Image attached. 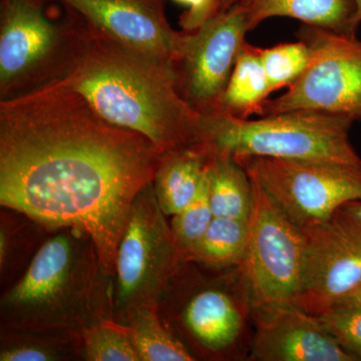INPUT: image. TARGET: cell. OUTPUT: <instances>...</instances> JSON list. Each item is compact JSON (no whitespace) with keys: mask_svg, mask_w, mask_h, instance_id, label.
I'll list each match as a JSON object with an SVG mask.
<instances>
[{"mask_svg":"<svg viewBox=\"0 0 361 361\" xmlns=\"http://www.w3.org/2000/svg\"><path fill=\"white\" fill-rule=\"evenodd\" d=\"M161 157L146 137L104 120L61 82L0 99L1 207L51 230L87 232L111 278L130 208Z\"/></svg>","mask_w":361,"mask_h":361,"instance_id":"obj_1","label":"cell"},{"mask_svg":"<svg viewBox=\"0 0 361 361\" xmlns=\"http://www.w3.org/2000/svg\"><path fill=\"white\" fill-rule=\"evenodd\" d=\"M80 23L78 51L56 82L84 97L104 120L146 137L163 155L203 145V115L180 97L170 63Z\"/></svg>","mask_w":361,"mask_h":361,"instance_id":"obj_2","label":"cell"},{"mask_svg":"<svg viewBox=\"0 0 361 361\" xmlns=\"http://www.w3.org/2000/svg\"><path fill=\"white\" fill-rule=\"evenodd\" d=\"M113 285L87 232L54 230L2 293L0 331L82 337L87 329L114 319Z\"/></svg>","mask_w":361,"mask_h":361,"instance_id":"obj_3","label":"cell"},{"mask_svg":"<svg viewBox=\"0 0 361 361\" xmlns=\"http://www.w3.org/2000/svg\"><path fill=\"white\" fill-rule=\"evenodd\" d=\"M353 120L323 111L295 110L258 120L227 113L203 116V144L231 157H270L361 168L349 140Z\"/></svg>","mask_w":361,"mask_h":361,"instance_id":"obj_4","label":"cell"},{"mask_svg":"<svg viewBox=\"0 0 361 361\" xmlns=\"http://www.w3.org/2000/svg\"><path fill=\"white\" fill-rule=\"evenodd\" d=\"M0 2V99L61 80L80 44V21L66 9L61 23L49 20L47 0Z\"/></svg>","mask_w":361,"mask_h":361,"instance_id":"obj_5","label":"cell"},{"mask_svg":"<svg viewBox=\"0 0 361 361\" xmlns=\"http://www.w3.org/2000/svg\"><path fill=\"white\" fill-rule=\"evenodd\" d=\"M182 264L153 182L135 197L115 261L114 319L126 326L142 310H158L169 281Z\"/></svg>","mask_w":361,"mask_h":361,"instance_id":"obj_6","label":"cell"},{"mask_svg":"<svg viewBox=\"0 0 361 361\" xmlns=\"http://www.w3.org/2000/svg\"><path fill=\"white\" fill-rule=\"evenodd\" d=\"M183 262L169 281L159 315L197 360H221L238 348L246 326L245 301L225 276H205Z\"/></svg>","mask_w":361,"mask_h":361,"instance_id":"obj_7","label":"cell"},{"mask_svg":"<svg viewBox=\"0 0 361 361\" xmlns=\"http://www.w3.org/2000/svg\"><path fill=\"white\" fill-rule=\"evenodd\" d=\"M297 37L310 47V63L286 92L265 102L262 116L310 110L361 122V40L308 25Z\"/></svg>","mask_w":361,"mask_h":361,"instance_id":"obj_8","label":"cell"},{"mask_svg":"<svg viewBox=\"0 0 361 361\" xmlns=\"http://www.w3.org/2000/svg\"><path fill=\"white\" fill-rule=\"evenodd\" d=\"M234 160L301 229L330 222L342 205L361 201V168L270 157Z\"/></svg>","mask_w":361,"mask_h":361,"instance_id":"obj_9","label":"cell"},{"mask_svg":"<svg viewBox=\"0 0 361 361\" xmlns=\"http://www.w3.org/2000/svg\"><path fill=\"white\" fill-rule=\"evenodd\" d=\"M250 177V176H249ZM251 179L253 208L248 247L238 266L252 306L295 303L305 254V233Z\"/></svg>","mask_w":361,"mask_h":361,"instance_id":"obj_10","label":"cell"},{"mask_svg":"<svg viewBox=\"0 0 361 361\" xmlns=\"http://www.w3.org/2000/svg\"><path fill=\"white\" fill-rule=\"evenodd\" d=\"M249 32L243 14L219 11L191 32L183 30L171 66L180 97L201 115L222 111V99Z\"/></svg>","mask_w":361,"mask_h":361,"instance_id":"obj_11","label":"cell"},{"mask_svg":"<svg viewBox=\"0 0 361 361\" xmlns=\"http://www.w3.org/2000/svg\"><path fill=\"white\" fill-rule=\"evenodd\" d=\"M302 230L305 254L294 304L317 317L361 286V244L331 221Z\"/></svg>","mask_w":361,"mask_h":361,"instance_id":"obj_12","label":"cell"},{"mask_svg":"<svg viewBox=\"0 0 361 361\" xmlns=\"http://www.w3.org/2000/svg\"><path fill=\"white\" fill-rule=\"evenodd\" d=\"M59 2L90 30L170 63L182 32L173 30L164 0H47Z\"/></svg>","mask_w":361,"mask_h":361,"instance_id":"obj_13","label":"cell"},{"mask_svg":"<svg viewBox=\"0 0 361 361\" xmlns=\"http://www.w3.org/2000/svg\"><path fill=\"white\" fill-rule=\"evenodd\" d=\"M255 332L249 360L356 361L337 343L318 317L295 304L252 306Z\"/></svg>","mask_w":361,"mask_h":361,"instance_id":"obj_14","label":"cell"},{"mask_svg":"<svg viewBox=\"0 0 361 361\" xmlns=\"http://www.w3.org/2000/svg\"><path fill=\"white\" fill-rule=\"evenodd\" d=\"M234 8L243 14L249 32L273 18H289L303 25L356 35L351 30L350 0H219V11Z\"/></svg>","mask_w":361,"mask_h":361,"instance_id":"obj_15","label":"cell"},{"mask_svg":"<svg viewBox=\"0 0 361 361\" xmlns=\"http://www.w3.org/2000/svg\"><path fill=\"white\" fill-rule=\"evenodd\" d=\"M210 154L203 144L161 157L153 184L166 216L177 215L194 200L205 177Z\"/></svg>","mask_w":361,"mask_h":361,"instance_id":"obj_16","label":"cell"},{"mask_svg":"<svg viewBox=\"0 0 361 361\" xmlns=\"http://www.w3.org/2000/svg\"><path fill=\"white\" fill-rule=\"evenodd\" d=\"M54 230L26 214L2 207L0 214V278L6 288L25 272Z\"/></svg>","mask_w":361,"mask_h":361,"instance_id":"obj_17","label":"cell"},{"mask_svg":"<svg viewBox=\"0 0 361 361\" xmlns=\"http://www.w3.org/2000/svg\"><path fill=\"white\" fill-rule=\"evenodd\" d=\"M210 152L207 177L214 217L250 219L253 190L248 173L231 157Z\"/></svg>","mask_w":361,"mask_h":361,"instance_id":"obj_18","label":"cell"},{"mask_svg":"<svg viewBox=\"0 0 361 361\" xmlns=\"http://www.w3.org/2000/svg\"><path fill=\"white\" fill-rule=\"evenodd\" d=\"M271 90L260 47L244 42L237 56L222 99V111L240 118L262 116L263 104Z\"/></svg>","mask_w":361,"mask_h":361,"instance_id":"obj_19","label":"cell"},{"mask_svg":"<svg viewBox=\"0 0 361 361\" xmlns=\"http://www.w3.org/2000/svg\"><path fill=\"white\" fill-rule=\"evenodd\" d=\"M249 235V220L214 217L188 262L217 270L238 267L245 257Z\"/></svg>","mask_w":361,"mask_h":361,"instance_id":"obj_20","label":"cell"},{"mask_svg":"<svg viewBox=\"0 0 361 361\" xmlns=\"http://www.w3.org/2000/svg\"><path fill=\"white\" fill-rule=\"evenodd\" d=\"M82 360V337L0 331V361Z\"/></svg>","mask_w":361,"mask_h":361,"instance_id":"obj_21","label":"cell"},{"mask_svg":"<svg viewBox=\"0 0 361 361\" xmlns=\"http://www.w3.org/2000/svg\"><path fill=\"white\" fill-rule=\"evenodd\" d=\"M140 361H193L187 346L166 326L158 310L135 313L127 325Z\"/></svg>","mask_w":361,"mask_h":361,"instance_id":"obj_22","label":"cell"},{"mask_svg":"<svg viewBox=\"0 0 361 361\" xmlns=\"http://www.w3.org/2000/svg\"><path fill=\"white\" fill-rule=\"evenodd\" d=\"M214 218L209 198L207 169L200 190L193 201L177 215L170 226L180 261L188 262L195 247L205 234Z\"/></svg>","mask_w":361,"mask_h":361,"instance_id":"obj_23","label":"cell"},{"mask_svg":"<svg viewBox=\"0 0 361 361\" xmlns=\"http://www.w3.org/2000/svg\"><path fill=\"white\" fill-rule=\"evenodd\" d=\"M260 54L271 94L291 87L306 70L310 59V47L301 39L260 49Z\"/></svg>","mask_w":361,"mask_h":361,"instance_id":"obj_24","label":"cell"},{"mask_svg":"<svg viewBox=\"0 0 361 361\" xmlns=\"http://www.w3.org/2000/svg\"><path fill=\"white\" fill-rule=\"evenodd\" d=\"M82 360L140 361V357L126 326L111 319L82 334Z\"/></svg>","mask_w":361,"mask_h":361,"instance_id":"obj_25","label":"cell"},{"mask_svg":"<svg viewBox=\"0 0 361 361\" xmlns=\"http://www.w3.org/2000/svg\"><path fill=\"white\" fill-rule=\"evenodd\" d=\"M317 317L346 353L361 360V306H341Z\"/></svg>","mask_w":361,"mask_h":361,"instance_id":"obj_26","label":"cell"},{"mask_svg":"<svg viewBox=\"0 0 361 361\" xmlns=\"http://www.w3.org/2000/svg\"><path fill=\"white\" fill-rule=\"evenodd\" d=\"M189 6V11L180 16L183 30L191 32L203 25L219 11V0H175Z\"/></svg>","mask_w":361,"mask_h":361,"instance_id":"obj_27","label":"cell"},{"mask_svg":"<svg viewBox=\"0 0 361 361\" xmlns=\"http://www.w3.org/2000/svg\"><path fill=\"white\" fill-rule=\"evenodd\" d=\"M332 224L361 244V201L348 202L334 213Z\"/></svg>","mask_w":361,"mask_h":361,"instance_id":"obj_28","label":"cell"},{"mask_svg":"<svg viewBox=\"0 0 361 361\" xmlns=\"http://www.w3.org/2000/svg\"><path fill=\"white\" fill-rule=\"evenodd\" d=\"M353 6V16L351 18V30L356 33L361 23V0H350Z\"/></svg>","mask_w":361,"mask_h":361,"instance_id":"obj_29","label":"cell"},{"mask_svg":"<svg viewBox=\"0 0 361 361\" xmlns=\"http://www.w3.org/2000/svg\"><path fill=\"white\" fill-rule=\"evenodd\" d=\"M341 306H361V286L350 295L343 299L336 307H341Z\"/></svg>","mask_w":361,"mask_h":361,"instance_id":"obj_30","label":"cell"}]
</instances>
